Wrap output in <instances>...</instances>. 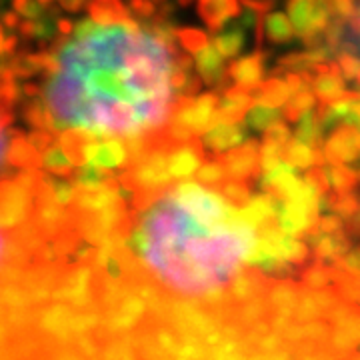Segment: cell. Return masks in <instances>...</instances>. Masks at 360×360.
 <instances>
[{
  "instance_id": "cell-1",
  "label": "cell",
  "mask_w": 360,
  "mask_h": 360,
  "mask_svg": "<svg viewBox=\"0 0 360 360\" xmlns=\"http://www.w3.org/2000/svg\"><path fill=\"white\" fill-rule=\"evenodd\" d=\"M42 101L52 132L78 129L96 139L153 136L167 129L180 94L174 42L136 20H80L46 46Z\"/></svg>"
},
{
  "instance_id": "cell-2",
  "label": "cell",
  "mask_w": 360,
  "mask_h": 360,
  "mask_svg": "<svg viewBox=\"0 0 360 360\" xmlns=\"http://www.w3.org/2000/svg\"><path fill=\"white\" fill-rule=\"evenodd\" d=\"M286 11L304 49L324 46V30L333 22L328 0H286Z\"/></svg>"
},
{
  "instance_id": "cell-3",
  "label": "cell",
  "mask_w": 360,
  "mask_h": 360,
  "mask_svg": "<svg viewBox=\"0 0 360 360\" xmlns=\"http://www.w3.org/2000/svg\"><path fill=\"white\" fill-rule=\"evenodd\" d=\"M229 172V179L257 182L262 174L260 168V142L257 139H246L240 146L219 156Z\"/></svg>"
},
{
  "instance_id": "cell-4",
  "label": "cell",
  "mask_w": 360,
  "mask_h": 360,
  "mask_svg": "<svg viewBox=\"0 0 360 360\" xmlns=\"http://www.w3.org/2000/svg\"><path fill=\"white\" fill-rule=\"evenodd\" d=\"M328 165H348L360 160V129L354 124H340L330 130L322 146Z\"/></svg>"
},
{
  "instance_id": "cell-5",
  "label": "cell",
  "mask_w": 360,
  "mask_h": 360,
  "mask_svg": "<svg viewBox=\"0 0 360 360\" xmlns=\"http://www.w3.org/2000/svg\"><path fill=\"white\" fill-rule=\"evenodd\" d=\"M86 165L106 168V170H127L130 167V155L124 139H110V141L90 142L86 150Z\"/></svg>"
},
{
  "instance_id": "cell-6",
  "label": "cell",
  "mask_w": 360,
  "mask_h": 360,
  "mask_svg": "<svg viewBox=\"0 0 360 360\" xmlns=\"http://www.w3.org/2000/svg\"><path fill=\"white\" fill-rule=\"evenodd\" d=\"M347 78L342 75L338 63H322L314 68V77L310 80V89L321 104H330L347 94Z\"/></svg>"
},
{
  "instance_id": "cell-7",
  "label": "cell",
  "mask_w": 360,
  "mask_h": 360,
  "mask_svg": "<svg viewBox=\"0 0 360 360\" xmlns=\"http://www.w3.org/2000/svg\"><path fill=\"white\" fill-rule=\"evenodd\" d=\"M206 148L202 144V139H193L188 142L176 144L170 156H168V168L174 180H182L193 176L198 172V168L205 165Z\"/></svg>"
},
{
  "instance_id": "cell-8",
  "label": "cell",
  "mask_w": 360,
  "mask_h": 360,
  "mask_svg": "<svg viewBox=\"0 0 360 360\" xmlns=\"http://www.w3.org/2000/svg\"><path fill=\"white\" fill-rule=\"evenodd\" d=\"M270 58V52L260 49L248 56H243L234 60L226 70L229 77L234 80V84L248 90H257L264 82V72H266V60Z\"/></svg>"
},
{
  "instance_id": "cell-9",
  "label": "cell",
  "mask_w": 360,
  "mask_h": 360,
  "mask_svg": "<svg viewBox=\"0 0 360 360\" xmlns=\"http://www.w3.org/2000/svg\"><path fill=\"white\" fill-rule=\"evenodd\" d=\"M255 103V90L243 89L238 84L229 86L220 94L219 110L214 115V122H243L248 115V110L252 108Z\"/></svg>"
},
{
  "instance_id": "cell-10",
  "label": "cell",
  "mask_w": 360,
  "mask_h": 360,
  "mask_svg": "<svg viewBox=\"0 0 360 360\" xmlns=\"http://www.w3.org/2000/svg\"><path fill=\"white\" fill-rule=\"evenodd\" d=\"M246 139L248 136H246L243 122H219V124H212L202 134V144L210 150V155L220 156L240 146Z\"/></svg>"
},
{
  "instance_id": "cell-11",
  "label": "cell",
  "mask_w": 360,
  "mask_h": 360,
  "mask_svg": "<svg viewBox=\"0 0 360 360\" xmlns=\"http://www.w3.org/2000/svg\"><path fill=\"white\" fill-rule=\"evenodd\" d=\"M194 65H196V72L200 75L205 84L212 86L220 94L229 89L226 78L231 77H229V70H224V56L214 49V44H208L200 52H196Z\"/></svg>"
},
{
  "instance_id": "cell-12",
  "label": "cell",
  "mask_w": 360,
  "mask_h": 360,
  "mask_svg": "<svg viewBox=\"0 0 360 360\" xmlns=\"http://www.w3.org/2000/svg\"><path fill=\"white\" fill-rule=\"evenodd\" d=\"M238 0H198V14L212 34H219L224 25L240 16Z\"/></svg>"
},
{
  "instance_id": "cell-13",
  "label": "cell",
  "mask_w": 360,
  "mask_h": 360,
  "mask_svg": "<svg viewBox=\"0 0 360 360\" xmlns=\"http://www.w3.org/2000/svg\"><path fill=\"white\" fill-rule=\"evenodd\" d=\"M89 16L98 25H118L132 20V13L120 0H90Z\"/></svg>"
},
{
  "instance_id": "cell-14",
  "label": "cell",
  "mask_w": 360,
  "mask_h": 360,
  "mask_svg": "<svg viewBox=\"0 0 360 360\" xmlns=\"http://www.w3.org/2000/svg\"><path fill=\"white\" fill-rule=\"evenodd\" d=\"M284 160L288 165H292L296 168H312V167H322L326 165V158H324V153H321L319 148H312L309 144H304L298 139H292V141L286 144L284 148Z\"/></svg>"
},
{
  "instance_id": "cell-15",
  "label": "cell",
  "mask_w": 360,
  "mask_h": 360,
  "mask_svg": "<svg viewBox=\"0 0 360 360\" xmlns=\"http://www.w3.org/2000/svg\"><path fill=\"white\" fill-rule=\"evenodd\" d=\"M42 168H44L49 174H54V176L72 179L78 167L68 158V155L65 153V148L58 144V139H56V142L42 153Z\"/></svg>"
},
{
  "instance_id": "cell-16",
  "label": "cell",
  "mask_w": 360,
  "mask_h": 360,
  "mask_svg": "<svg viewBox=\"0 0 360 360\" xmlns=\"http://www.w3.org/2000/svg\"><path fill=\"white\" fill-rule=\"evenodd\" d=\"M292 26L295 25H290V20L283 13H269L264 20V37L270 44L283 46L295 39L296 30Z\"/></svg>"
},
{
  "instance_id": "cell-17",
  "label": "cell",
  "mask_w": 360,
  "mask_h": 360,
  "mask_svg": "<svg viewBox=\"0 0 360 360\" xmlns=\"http://www.w3.org/2000/svg\"><path fill=\"white\" fill-rule=\"evenodd\" d=\"M322 134H324V127H322L321 112L319 110H309L307 115L298 120V129L295 132V139L302 141L304 144H309L312 148L321 150Z\"/></svg>"
},
{
  "instance_id": "cell-18",
  "label": "cell",
  "mask_w": 360,
  "mask_h": 360,
  "mask_svg": "<svg viewBox=\"0 0 360 360\" xmlns=\"http://www.w3.org/2000/svg\"><path fill=\"white\" fill-rule=\"evenodd\" d=\"M316 101H319V98L314 96L310 84H307L304 89H300L296 94H292V96L288 98V103L284 104V120H286V122H298L309 110H312V106H314Z\"/></svg>"
},
{
  "instance_id": "cell-19",
  "label": "cell",
  "mask_w": 360,
  "mask_h": 360,
  "mask_svg": "<svg viewBox=\"0 0 360 360\" xmlns=\"http://www.w3.org/2000/svg\"><path fill=\"white\" fill-rule=\"evenodd\" d=\"M243 42H245V26L240 22L232 26L231 30H224L212 39L214 49L224 56V58H234L238 52L243 51Z\"/></svg>"
},
{
  "instance_id": "cell-20",
  "label": "cell",
  "mask_w": 360,
  "mask_h": 360,
  "mask_svg": "<svg viewBox=\"0 0 360 360\" xmlns=\"http://www.w3.org/2000/svg\"><path fill=\"white\" fill-rule=\"evenodd\" d=\"M326 172H328V179H330V186H333V193L345 194L352 193L356 188V184L360 182L359 172L356 170H350L345 165H324Z\"/></svg>"
},
{
  "instance_id": "cell-21",
  "label": "cell",
  "mask_w": 360,
  "mask_h": 360,
  "mask_svg": "<svg viewBox=\"0 0 360 360\" xmlns=\"http://www.w3.org/2000/svg\"><path fill=\"white\" fill-rule=\"evenodd\" d=\"M284 116L283 112H278V110H274L272 106H264V104H257V106H252L250 110H248V115H246V124L250 127L252 130H269L274 122H278V120H283Z\"/></svg>"
},
{
  "instance_id": "cell-22",
  "label": "cell",
  "mask_w": 360,
  "mask_h": 360,
  "mask_svg": "<svg viewBox=\"0 0 360 360\" xmlns=\"http://www.w3.org/2000/svg\"><path fill=\"white\" fill-rule=\"evenodd\" d=\"M196 180L200 184H205V186L214 188V186H220L224 180H229V172H226V168H224L219 156H212V158H208V162H205L202 167L198 168Z\"/></svg>"
},
{
  "instance_id": "cell-23",
  "label": "cell",
  "mask_w": 360,
  "mask_h": 360,
  "mask_svg": "<svg viewBox=\"0 0 360 360\" xmlns=\"http://www.w3.org/2000/svg\"><path fill=\"white\" fill-rule=\"evenodd\" d=\"M179 44L188 52V54H196L200 52L205 46H208V37L202 30L196 28H179Z\"/></svg>"
},
{
  "instance_id": "cell-24",
  "label": "cell",
  "mask_w": 360,
  "mask_h": 360,
  "mask_svg": "<svg viewBox=\"0 0 360 360\" xmlns=\"http://www.w3.org/2000/svg\"><path fill=\"white\" fill-rule=\"evenodd\" d=\"M13 6L14 13L20 14L25 20H40L49 13V8H44L39 0H13Z\"/></svg>"
},
{
  "instance_id": "cell-25",
  "label": "cell",
  "mask_w": 360,
  "mask_h": 360,
  "mask_svg": "<svg viewBox=\"0 0 360 360\" xmlns=\"http://www.w3.org/2000/svg\"><path fill=\"white\" fill-rule=\"evenodd\" d=\"M262 141L266 142H274V144H281V146H286L288 142L292 141V134H290V127L286 120H278L274 122L269 130H264L262 134Z\"/></svg>"
},
{
  "instance_id": "cell-26",
  "label": "cell",
  "mask_w": 360,
  "mask_h": 360,
  "mask_svg": "<svg viewBox=\"0 0 360 360\" xmlns=\"http://www.w3.org/2000/svg\"><path fill=\"white\" fill-rule=\"evenodd\" d=\"M336 63L340 66L342 75L347 80H356L360 72V56L352 52H338L336 54Z\"/></svg>"
},
{
  "instance_id": "cell-27",
  "label": "cell",
  "mask_w": 360,
  "mask_h": 360,
  "mask_svg": "<svg viewBox=\"0 0 360 360\" xmlns=\"http://www.w3.org/2000/svg\"><path fill=\"white\" fill-rule=\"evenodd\" d=\"M129 6L132 16H136L141 22L153 20L156 14H158L155 0H129Z\"/></svg>"
},
{
  "instance_id": "cell-28",
  "label": "cell",
  "mask_w": 360,
  "mask_h": 360,
  "mask_svg": "<svg viewBox=\"0 0 360 360\" xmlns=\"http://www.w3.org/2000/svg\"><path fill=\"white\" fill-rule=\"evenodd\" d=\"M328 6H330L333 18L348 20L359 11V0H328Z\"/></svg>"
},
{
  "instance_id": "cell-29",
  "label": "cell",
  "mask_w": 360,
  "mask_h": 360,
  "mask_svg": "<svg viewBox=\"0 0 360 360\" xmlns=\"http://www.w3.org/2000/svg\"><path fill=\"white\" fill-rule=\"evenodd\" d=\"M28 136H30L32 144L39 148L40 153H44V150H46L49 146H52V144L56 142V139H58L56 132H52V130H32Z\"/></svg>"
},
{
  "instance_id": "cell-30",
  "label": "cell",
  "mask_w": 360,
  "mask_h": 360,
  "mask_svg": "<svg viewBox=\"0 0 360 360\" xmlns=\"http://www.w3.org/2000/svg\"><path fill=\"white\" fill-rule=\"evenodd\" d=\"M243 8H248L252 13H257L258 16H266L269 13H272L276 0H240Z\"/></svg>"
},
{
  "instance_id": "cell-31",
  "label": "cell",
  "mask_w": 360,
  "mask_h": 360,
  "mask_svg": "<svg viewBox=\"0 0 360 360\" xmlns=\"http://www.w3.org/2000/svg\"><path fill=\"white\" fill-rule=\"evenodd\" d=\"M16 42H18L16 37H13V34H11V30H6V28H4V30H2V56H4V58H6L8 54L16 52L14 51V49H16Z\"/></svg>"
},
{
  "instance_id": "cell-32",
  "label": "cell",
  "mask_w": 360,
  "mask_h": 360,
  "mask_svg": "<svg viewBox=\"0 0 360 360\" xmlns=\"http://www.w3.org/2000/svg\"><path fill=\"white\" fill-rule=\"evenodd\" d=\"M58 4H60V8H65L68 13H78V11H82L86 0H58Z\"/></svg>"
},
{
  "instance_id": "cell-33",
  "label": "cell",
  "mask_w": 360,
  "mask_h": 360,
  "mask_svg": "<svg viewBox=\"0 0 360 360\" xmlns=\"http://www.w3.org/2000/svg\"><path fill=\"white\" fill-rule=\"evenodd\" d=\"M18 16L20 14H13V13H6L2 16V28H6V30H16L18 28Z\"/></svg>"
},
{
  "instance_id": "cell-34",
  "label": "cell",
  "mask_w": 360,
  "mask_h": 360,
  "mask_svg": "<svg viewBox=\"0 0 360 360\" xmlns=\"http://www.w3.org/2000/svg\"><path fill=\"white\" fill-rule=\"evenodd\" d=\"M39 2L44 6V8H49V11L54 6V0H39Z\"/></svg>"
},
{
  "instance_id": "cell-35",
  "label": "cell",
  "mask_w": 360,
  "mask_h": 360,
  "mask_svg": "<svg viewBox=\"0 0 360 360\" xmlns=\"http://www.w3.org/2000/svg\"><path fill=\"white\" fill-rule=\"evenodd\" d=\"M191 2H193V0H179V4H180V6H188V4H191Z\"/></svg>"
},
{
  "instance_id": "cell-36",
  "label": "cell",
  "mask_w": 360,
  "mask_h": 360,
  "mask_svg": "<svg viewBox=\"0 0 360 360\" xmlns=\"http://www.w3.org/2000/svg\"><path fill=\"white\" fill-rule=\"evenodd\" d=\"M156 4H165V2H168V0H155Z\"/></svg>"
},
{
  "instance_id": "cell-37",
  "label": "cell",
  "mask_w": 360,
  "mask_h": 360,
  "mask_svg": "<svg viewBox=\"0 0 360 360\" xmlns=\"http://www.w3.org/2000/svg\"><path fill=\"white\" fill-rule=\"evenodd\" d=\"M354 82H356V84L360 86V72H359V77H356V80H354Z\"/></svg>"
}]
</instances>
